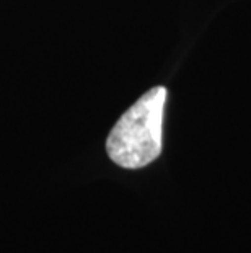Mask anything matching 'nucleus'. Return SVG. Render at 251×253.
Returning a JSON list of instances; mask_svg holds the SVG:
<instances>
[{
  "instance_id": "f257e3e1",
  "label": "nucleus",
  "mask_w": 251,
  "mask_h": 253,
  "mask_svg": "<svg viewBox=\"0 0 251 253\" xmlns=\"http://www.w3.org/2000/svg\"><path fill=\"white\" fill-rule=\"evenodd\" d=\"M167 88L153 87L119 118L106 139V152L122 169H142L162 154Z\"/></svg>"
}]
</instances>
